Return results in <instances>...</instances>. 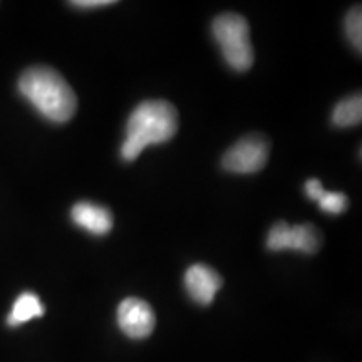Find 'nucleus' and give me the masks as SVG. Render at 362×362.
<instances>
[{
  "mask_svg": "<svg viewBox=\"0 0 362 362\" xmlns=\"http://www.w3.org/2000/svg\"><path fill=\"white\" fill-rule=\"evenodd\" d=\"M178 131V112L173 104L161 99H148L136 106L126 123V138L121 158L134 161L148 146L170 141Z\"/></svg>",
  "mask_w": 362,
  "mask_h": 362,
  "instance_id": "f257e3e1",
  "label": "nucleus"
},
{
  "mask_svg": "<svg viewBox=\"0 0 362 362\" xmlns=\"http://www.w3.org/2000/svg\"><path fill=\"white\" fill-rule=\"evenodd\" d=\"M19 90L27 101L52 123H67L78 110V98L57 71L45 66L27 69L19 79Z\"/></svg>",
  "mask_w": 362,
  "mask_h": 362,
  "instance_id": "f03ea898",
  "label": "nucleus"
},
{
  "mask_svg": "<svg viewBox=\"0 0 362 362\" xmlns=\"http://www.w3.org/2000/svg\"><path fill=\"white\" fill-rule=\"evenodd\" d=\"M211 34L223 54L226 64L237 72H245L253 64L250 27L238 13H223L211 24Z\"/></svg>",
  "mask_w": 362,
  "mask_h": 362,
  "instance_id": "7ed1b4c3",
  "label": "nucleus"
},
{
  "mask_svg": "<svg viewBox=\"0 0 362 362\" xmlns=\"http://www.w3.org/2000/svg\"><path fill=\"white\" fill-rule=\"evenodd\" d=\"M269 141L260 134L242 138L225 153L221 165L226 171L237 175H250L264 170L269 160Z\"/></svg>",
  "mask_w": 362,
  "mask_h": 362,
  "instance_id": "20e7f679",
  "label": "nucleus"
},
{
  "mask_svg": "<svg viewBox=\"0 0 362 362\" xmlns=\"http://www.w3.org/2000/svg\"><path fill=\"white\" fill-rule=\"evenodd\" d=\"M322 237L312 223L288 225L285 221H277L267 235V248L272 252L296 250L300 253L319 252Z\"/></svg>",
  "mask_w": 362,
  "mask_h": 362,
  "instance_id": "39448f33",
  "label": "nucleus"
},
{
  "mask_svg": "<svg viewBox=\"0 0 362 362\" xmlns=\"http://www.w3.org/2000/svg\"><path fill=\"white\" fill-rule=\"evenodd\" d=\"M117 324L128 337L146 339L155 330L156 317L148 302L129 297L117 307Z\"/></svg>",
  "mask_w": 362,
  "mask_h": 362,
  "instance_id": "423d86ee",
  "label": "nucleus"
},
{
  "mask_svg": "<svg viewBox=\"0 0 362 362\" xmlns=\"http://www.w3.org/2000/svg\"><path fill=\"white\" fill-rule=\"evenodd\" d=\"M223 285V280L211 267L194 264L185 274V287L197 304L210 305Z\"/></svg>",
  "mask_w": 362,
  "mask_h": 362,
  "instance_id": "0eeeda50",
  "label": "nucleus"
},
{
  "mask_svg": "<svg viewBox=\"0 0 362 362\" xmlns=\"http://www.w3.org/2000/svg\"><path fill=\"white\" fill-rule=\"evenodd\" d=\"M71 218L86 232L98 235V237L107 235L112 230V214L106 206L96 205V203H76L71 210Z\"/></svg>",
  "mask_w": 362,
  "mask_h": 362,
  "instance_id": "6e6552de",
  "label": "nucleus"
},
{
  "mask_svg": "<svg viewBox=\"0 0 362 362\" xmlns=\"http://www.w3.org/2000/svg\"><path fill=\"white\" fill-rule=\"evenodd\" d=\"M44 312L45 309L40 298L33 292H24L13 302L11 314L7 317V324L11 327H17V325L29 322L35 317H42Z\"/></svg>",
  "mask_w": 362,
  "mask_h": 362,
  "instance_id": "1a4fd4ad",
  "label": "nucleus"
},
{
  "mask_svg": "<svg viewBox=\"0 0 362 362\" xmlns=\"http://www.w3.org/2000/svg\"><path fill=\"white\" fill-rule=\"evenodd\" d=\"M362 121V98L361 94L342 99L341 103L334 107L332 123L339 128H349V126L361 124Z\"/></svg>",
  "mask_w": 362,
  "mask_h": 362,
  "instance_id": "9d476101",
  "label": "nucleus"
},
{
  "mask_svg": "<svg viewBox=\"0 0 362 362\" xmlns=\"http://www.w3.org/2000/svg\"><path fill=\"white\" fill-rule=\"evenodd\" d=\"M346 34L351 44L354 45L356 51H362V12L361 7L357 6L351 8V12L346 17Z\"/></svg>",
  "mask_w": 362,
  "mask_h": 362,
  "instance_id": "9b49d317",
  "label": "nucleus"
},
{
  "mask_svg": "<svg viewBox=\"0 0 362 362\" xmlns=\"http://www.w3.org/2000/svg\"><path fill=\"white\" fill-rule=\"evenodd\" d=\"M319 203L320 210L324 214L329 215H341L347 210V197L344 193H336V192H325L320 194V198L317 200Z\"/></svg>",
  "mask_w": 362,
  "mask_h": 362,
  "instance_id": "f8f14e48",
  "label": "nucleus"
},
{
  "mask_svg": "<svg viewBox=\"0 0 362 362\" xmlns=\"http://www.w3.org/2000/svg\"><path fill=\"white\" fill-rule=\"evenodd\" d=\"M305 194L310 198L312 202H317L320 198V194L324 193V187L319 180H309L305 183Z\"/></svg>",
  "mask_w": 362,
  "mask_h": 362,
  "instance_id": "ddd939ff",
  "label": "nucleus"
},
{
  "mask_svg": "<svg viewBox=\"0 0 362 362\" xmlns=\"http://www.w3.org/2000/svg\"><path fill=\"white\" fill-rule=\"evenodd\" d=\"M112 4H115L112 0H74V2H71V6L78 8H99L112 6Z\"/></svg>",
  "mask_w": 362,
  "mask_h": 362,
  "instance_id": "4468645a",
  "label": "nucleus"
}]
</instances>
